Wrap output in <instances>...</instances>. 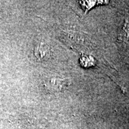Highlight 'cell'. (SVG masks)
<instances>
[{"label": "cell", "instance_id": "5", "mask_svg": "<svg viewBox=\"0 0 129 129\" xmlns=\"http://www.w3.org/2000/svg\"><path fill=\"white\" fill-rule=\"evenodd\" d=\"M80 62L84 67H89L94 65V60L90 56H83L81 58Z\"/></svg>", "mask_w": 129, "mask_h": 129}, {"label": "cell", "instance_id": "2", "mask_svg": "<svg viewBox=\"0 0 129 129\" xmlns=\"http://www.w3.org/2000/svg\"><path fill=\"white\" fill-rule=\"evenodd\" d=\"M34 54L39 60H47L51 56L50 47L46 42L39 41L35 47Z\"/></svg>", "mask_w": 129, "mask_h": 129}, {"label": "cell", "instance_id": "4", "mask_svg": "<svg viewBox=\"0 0 129 129\" xmlns=\"http://www.w3.org/2000/svg\"><path fill=\"white\" fill-rule=\"evenodd\" d=\"M107 1H80V4H81L82 7L85 9V12H87L93 8L96 5L99 4H103V3H106Z\"/></svg>", "mask_w": 129, "mask_h": 129}, {"label": "cell", "instance_id": "1", "mask_svg": "<svg viewBox=\"0 0 129 129\" xmlns=\"http://www.w3.org/2000/svg\"><path fill=\"white\" fill-rule=\"evenodd\" d=\"M67 78L59 75H51L44 81V87L47 91L51 94L62 92L69 85Z\"/></svg>", "mask_w": 129, "mask_h": 129}, {"label": "cell", "instance_id": "3", "mask_svg": "<svg viewBox=\"0 0 129 129\" xmlns=\"http://www.w3.org/2000/svg\"><path fill=\"white\" fill-rule=\"evenodd\" d=\"M118 40L121 41L127 42L129 38V13L125 17L124 22L118 33Z\"/></svg>", "mask_w": 129, "mask_h": 129}]
</instances>
